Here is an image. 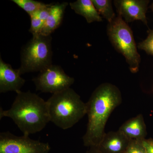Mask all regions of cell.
Listing matches in <instances>:
<instances>
[{
  "mask_svg": "<svg viewBox=\"0 0 153 153\" xmlns=\"http://www.w3.org/2000/svg\"><path fill=\"white\" fill-rule=\"evenodd\" d=\"M10 108L0 109V119L10 118L23 134L30 135L41 131L50 122L47 102L30 91L16 92Z\"/></svg>",
  "mask_w": 153,
  "mask_h": 153,
  "instance_id": "cell-2",
  "label": "cell"
},
{
  "mask_svg": "<svg viewBox=\"0 0 153 153\" xmlns=\"http://www.w3.org/2000/svg\"><path fill=\"white\" fill-rule=\"evenodd\" d=\"M94 5L100 14L108 23L115 19L116 16L114 11L112 1L111 0H91Z\"/></svg>",
  "mask_w": 153,
  "mask_h": 153,
  "instance_id": "cell-14",
  "label": "cell"
},
{
  "mask_svg": "<svg viewBox=\"0 0 153 153\" xmlns=\"http://www.w3.org/2000/svg\"><path fill=\"white\" fill-rule=\"evenodd\" d=\"M122 102L120 90L111 83H103L94 91L86 104L87 128L82 137L85 147H97L105 133L107 122Z\"/></svg>",
  "mask_w": 153,
  "mask_h": 153,
  "instance_id": "cell-1",
  "label": "cell"
},
{
  "mask_svg": "<svg viewBox=\"0 0 153 153\" xmlns=\"http://www.w3.org/2000/svg\"><path fill=\"white\" fill-rule=\"evenodd\" d=\"M48 143L32 139L28 135L17 136L10 131L0 133V153H49Z\"/></svg>",
  "mask_w": 153,
  "mask_h": 153,
  "instance_id": "cell-7",
  "label": "cell"
},
{
  "mask_svg": "<svg viewBox=\"0 0 153 153\" xmlns=\"http://www.w3.org/2000/svg\"><path fill=\"white\" fill-rule=\"evenodd\" d=\"M26 80L21 77L19 69H15L8 63L0 59V92L21 91Z\"/></svg>",
  "mask_w": 153,
  "mask_h": 153,
  "instance_id": "cell-9",
  "label": "cell"
},
{
  "mask_svg": "<svg viewBox=\"0 0 153 153\" xmlns=\"http://www.w3.org/2000/svg\"><path fill=\"white\" fill-rule=\"evenodd\" d=\"M68 3L63 2L51 4L49 16L44 23L40 35L48 36L60 27Z\"/></svg>",
  "mask_w": 153,
  "mask_h": 153,
  "instance_id": "cell-12",
  "label": "cell"
},
{
  "mask_svg": "<svg viewBox=\"0 0 153 153\" xmlns=\"http://www.w3.org/2000/svg\"><path fill=\"white\" fill-rule=\"evenodd\" d=\"M52 38L41 35L33 36L21 52L20 74L41 71L52 64Z\"/></svg>",
  "mask_w": 153,
  "mask_h": 153,
  "instance_id": "cell-5",
  "label": "cell"
},
{
  "mask_svg": "<svg viewBox=\"0 0 153 153\" xmlns=\"http://www.w3.org/2000/svg\"><path fill=\"white\" fill-rule=\"evenodd\" d=\"M30 17L31 18V27L29 32L32 33L33 36L40 35L45 22L35 16Z\"/></svg>",
  "mask_w": 153,
  "mask_h": 153,
  "instance_id": "cell-18",
  "label": "cell"
},
{
  "mask_svg": "<svg viewBox=\"0 0 153 153\" xmlns=\"http://www.w3.org/2000/svg\"><path fill=\"white\" fill-rule=\"evenodd\" d=\"M12 1L31 16L47 5L46 4L33 0H13Z\"/></svg>",
  "mask_w": 153,
  "mask_h": 153,
  "instance_id": "cell-15",
  "label": "cell"
},
{
  "mask_svg": "<svg viewBox=\"0 0 153 153\" xmlns=\"http://www.w3.org/2000/svg\"><path fill=\"white\" fill-rule=\"evenodd\" d=\"M147 38L139 44L137 47L144 50L149 55L153 56V30L149 29Z\"/></svg>",
  "mask_w": 153,
  "mask_h": 153,
  "instance_id": "cell-16",
  "label": "cell"
},
{
  "mask_svg": "<svg viewBox=\"0 0 153 153\" xmlns=\"http://www.w3.org/2000/svg\"><path fill=\"white\" fill-rule=\"evenodd\" d=\"M146 153H153V139L150 138L143 140Z\"/></svg>",
  "mask_w": 153,
  "mask_h": 153,
  "instance_id": "cell-19",
  "label": "cell"
},
{
  "mask_svg": "<svg viewBox=\"0 0 153 153\" xmlns=\"http://www.w3.org/2000/svg\"><path fill=\"white\" fill-rule=\"evenodd\" d=\"M149 0H115L114 3L118 15L127 23L140 21L148 26L146 17Z\"/></svg>",
  "mask_w": 153,
  "mask_h": 153,
  "instance_id": "cell-8",
  "label": "cell"
},
{
  "mask_svg": "<svg viewBox=\"0 0 153 153\" xmlns=\"http://www.w3.org/2000/svg\"><path fill=\"white\" fill-rule=\"evenodd\" d=\"M107 33L109 40L114 49L123 55L131 72L138 71L141 57L132 31L120 15L107 25Z\"/></svg>",
  "mask_w": 153,
  "mask_h": 153,
  "instance_id": "cell-4",
  "label": "cell"
},
{
  "mask_svg": "<svg viewBox=\"0 0 153 153\" xmlns=\"http://www.w3.org/2000/svg\"><path fill=\"white\" fill-rule=\"evenodd\" d=\"M150 7L151 9H152V11L153 13V2L152 3V5H151Z\"/></svg>",
  "mask_w": 153,
  "mask_h": 153,
  "instance_id": "cell-21",
  "label": "cell"
},
{
  "mask_svg": "<svg viewBox=\"0 0 153 153\" xmlns=\"http://www.w3.org/2000/svg\"><path fill=\"white\" fill-rule=\"evenodd\" d=\"M37 91L52 94L70 88L74 78L68 76L60 66L50 65L33 79Z\"/></svg>",
  "mask_w": 153,
  "mask_h": 153,
  "instance_id": "cell-6",
  "label": "cell"
},
{
  "mask_svg": "<svg viewBox=\"0 0 153 153\" xmlns=\"http://www.w3.org/2000/svg\"><path fill=\"white\" fill-rule=\"evenodd\" d=\"M50 122L59 128H71L86 114V104L71 88L52 94L47 100Z\"/></svg>",
  "mask_w": 153,
  "mask_h": 153,
  "instance_id": "cell-3",
  "label": "cell"
},
{
  "mask_svg": "<svg viewBox=\"0 0 153 153\" xmlns=\"http://www.w3.org/2000/svg\"><path fill=\"white\" fill-rule=\"evenodd\" d=\"M76 13L85 18L88 23L102 22V17L98 13L91 0H77L69 3Z\"/></svg>",
  "mask_w": 153,
  "mask_h": 153,
  "instance_id": "cell-13",
  "label": "cell"
},
{
  "mask_svg": "<svg viewBox=\"0 0 153 153\" xmlns=\"http://www.w3.org/2000/svg\"><path fill=\"white\" fill-rule=\"evenodd\" d=\"M119 131L105 133L97 147L103 153H125L130 141Z\"/></svg>",
  "mask_w": 153,
  "mask_h": 153,
  "instance_id": "cell-10",
  "label": "cell"
},
{
  "mask_svg": "<svg viewBox=\"0 0 153 153\" xmlns=\"http://www.w3.org/2000/svg\"><path fill=\"white\" fill-rule=\"evenodd\" d=\"M85 153H103L97 147H91L88 148V149Z\"/></svg>",
  "mask_w": 153,
  "mask_h": 153,
  "instance_id": "cell-20",
  "label": "cell"
},
{
  "mask_svg": "<svg viewBox=\"0 0 153 153\" xmlns=\"http://www.w3.org/2000/svg\"><path fill=\"white\" fill-rule=\"evenodd\" d=\"M118 130L131 140H143L147 135L146 126L141 114L126 121Z\"/></svg>",
  "mask_w": 153,
  "mask_h": 153,
  "instance_id": "cell-11",
  "label": "cell"
},
{
  "mask_svg": "<svg viewBox=\"0 0 153 153\" xmlns=\"http://www.w3.org/2000/svg\"><path fill=\"white\" fill-rule=\"evenodd\" d=\"M143 140H131L125 153H146Z\"/></svg>",
  "mask_w": 153,
  "mask_h": 153,
  "instance_id": "cell-17",
  "label": "cell"
}]
</instances>
